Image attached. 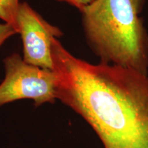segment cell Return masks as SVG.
I'll use <instances>...</instances> for the list:
<instances>
[{"label":"cell","mask_w":148,"mask_h":148,"mask_svg":"<svg viewBox=\"0 0 148 148\" xmlns=\"http://www.w3.org/2000/svg\"><path fill=\"white\" fill-rule=\"evenodd\" d=\"M57 99L93 129L103 148H148V75L115 64L89 63L58 38L51 45Z\"/></svg>","instance_id":"1"},{"label":"cell","mask_w":148,"mask_h":148,"mask_svg":"<svg viewBox=\"0 0 148 148\" xmlns=\"http://www.w3.org/2000/svg\"><path fill=\"white\" fill-rule=\"evenodd\" d=\"M145 0H92L80 12L86 44L100 62L148 74Z\"/></svg>","instance_id":"2"},{"label":"cell","mask_w":148,"mask_h":148,"mask_svg":"<svg viewBox=\"0 0 148 148\" xmlns=\"http://www.w3.org/2000/svg\"><path fill=\"white\" fill-rule=\"evenodd\" d=\"M5 76L0 83V107L20 99H32L36 107L54 103L58 76L54 70L28 64L18 53L3 60Z\"/></svg>","instance_id":"3"},{"label":"cell","mask_w":148,"mask_h":148,"mask_svg":"<svg viewBox=\"0 0 148 148\" xmlns=\"http://www.w3.org/2000/svg\"><path fill=\"white\" fill-rule=\"evenodd\" d=\"M16 21L23 42V60L42 69L53 70L52 40L63 36L62 31L44 19L26 1L19 3Z\"/></svg>","instance_id":"4"},{"label":"cell","mask_w":148,"mask_h":148,"mask_svg":"<svg viewBox=\"0 0 148 148\" xmlns=\"http://www.w3.org/2000/svg\"><path fill=\"white\" fill-rule=\"evenodd\" d=\"M19 3V0H0V19L15 27L18 33L16 17Z\"/></svg>","instance_id":"5"},{"label":"cell","mask_w":148,"mask_h":148,"mask_svg":"<svg viewBox=\"0 0 148 148\" xmlns=\"http://www.w3.org/2000/svg\"><path fill=\"white\" fill-rule=\"evenodd\" d=\"M16 34H18V31L12 25L5 22H0V47L5 40Z\"/></svg>","instance_id":"6"},{"label":"cell","mask_w":148,"mask_h":148,"mask_svg":"<svg viewBox=\"0 0 148 148\" xmlns=\"http://www.w3.org/2000/svg\"><path fill=\"white\" fill-rule=\"evenodd\" d=\"M55 1L66 3L77 8L79 10H81L84 6L91 2L92 0H55Z\"/></svg>","instance_id":"7"}]
</instances>
